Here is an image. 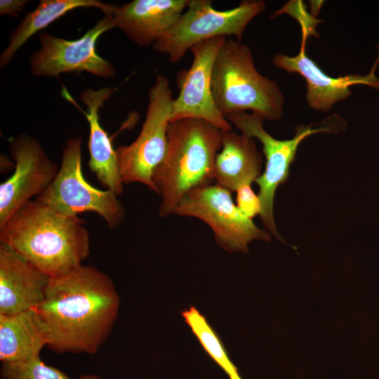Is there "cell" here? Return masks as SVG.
I'll return each mask as SVG.
<instances>
[{
	"mask_svg": "<svg viewBox=\"0 0 379 379\" xmlns=\"http://www.w3.org/2000/svg\"><path fill=\"white\" fill-rule=\"evenodd\" d=\"M119 305L111 278L94 266L81 265L51 277L35 310L46 326L52 350L93 354L109 335Z\"/></svg>",
	"mask_w": 379,
	"mask_h": 379,
	"instance_id": "obj_1",
	"label": "cell"
},
{
	"mask_svg": "<svg viewBox=\"0 0 379 379\" xmlns=\"http://www.w3.org/2000/svg\"><path fill=\"white\" fill-rule=\"evenodd\" d=\"M79 218L61 215L31 200L0 227V242L51 277L82 265L90 254V235Z\"/></svg>",
	"mask_w": 379,
	"mask_h": 379,
	"instance_id": "obj_2",
	"label": "cell"
},
{
	"mask_svg": "<svg viewBox=\"0 0 379 379\" xmlns=\"http://www.w3.org/2000/svg\"><path fill=\"white\" fill-rule=\"evenodd\" d=\"M222 132L201 119L170 122L167 150L152 175L154 192L161 198L159 217L174 214L181 200L192 190L213 183Z\"/></svg>",
	"mask_w": 379,
	"mask_h": 379,
	"instance_id": "obj_3",
	"label": "cell"
},
{
	"mask_svg": "<svg viewBox=\"0 0 379 379\" xmlns=\"http://www.w3.org/2000/svg\"><path fill=\"white\" fill-rule=\"evenodd\" d=\"M211 91L225 117L250 110L271 121L281 118L284 98L278 85L258 72L251 49L237 39H227L218 53Z\"/></svg>",
	"mask_w": 379,
	"mask_h": 379,
	"instance_id": "obj_4",
	"label": "cell"
},
{
	"mask_svg": "<svg viewBox=\"0 0 379 379\" xmlns=\"http://www.w3.org/2000/svg\"><path fill=\"white\" fill-rule=\"evenodd\" d=\"M81 146V137H72L67 142L55 178L36 199L65 216L95 213L110 229H116L126 218L124 206L113 192L95 188L86 180L82 171Z\"/></svg>",
	"mask_w": 379,
	"mask_h": 379,
	"instance_id": "obj_5",
	"label": "cell"
},
{
	"mask_svg": "<svg viewBox=\"0 0 379 379\" xmlns=\"http://www.w3.org/2000/svg\"><path fill=\"white\" fill-rule=\"evenodd\" d=\"M265 8V3L260 0L243 1L225 11L215 9L209 0H189L178 20L153 48L175 63L192 47L206 40L234 36L240 41L248 25Z\"/></svg>",
	"mask_w": 379,
	"mask_h": 379,
	"instance_id": "obj_6",
	"label": "cell"
},
{
	"mask_svg": "<svg viewBox=\"0 0 379 379\" xmlns=\"http://www.w3.org/2000/svg\"><path fill=\"white\" fill-rule=\"evenodd\" d=\"M173 99L168 78L158 75L148 93L146 117L138 136L130 145L116 149L124 184L139 182L155 192L152 175L167 150Z\"/></svg>",
	"mask_w": 379,
	"mask_h": 379,
	"instance_id": "obj_7",
	"label": "cell"
},
{
	"mask_svg": "<svg viewBox=\"0 0 379 379\" xmlns=\"http://www.w3.org/2000/svg\"><path fill=\"white\" fill-rule=\"evenodd\" d=\"M227 121L241 133L257 138L262 145L265 168L262 174L255 180L259 187L261 202L260 218L268 232L285 242L277 231L274 216V201L279 186L288 179L290 166L295 159L300 142L307 137L318 133L330 132L328 127L312 128L299 126L293 138L279 140L272 137L263 126L264 119L253 113L239 112L226 117Z\"/></svg>",
	"mask_w": 379,
	"mask_h": 379,
	"instance_id": "obj_8",
	"label": "cell"
},
{
	"mask_svg": "<svg viewBox=\"0 0 379 379\" xmlns=\"http://www.w3.org/2000/svg\"><path fill=\"white\" fill-rule=\"evenodd\" d=\"M174 214L204 222L212 230L218 245L229 253H247L253 240L269 241L271 239L268 232L259 228L238 209L232 192L217 183L190 191Z\"/></svg>",
	"mask_w": 379,
	"mask_h": 379,
	"instance_id": "obj_9",
	"label": "cell"
},
{
	"mask_svg": "<svg viewBox=\"0 0 379 379\" xmlns=\"http://www.w3.org/2000/svg\"><path fill=\"white\" fill-rule=\"evenodd\" d=\"M114 28L112 14L105 15L91 29L75 40L39 34L40 48L29 60L31 72L36 77H56L63 73L86 72L105 79L115 77L110 62L96 52L100 36Z\"/></svg>",
	"mask_w": 379,
	"mask_h": 379,
	"instance_id": "obj_10",
	"label": "cell"
},
{
	"mask_svg": "<svg viewBox=\"0 0 379 379\" xmlns=\"http://www.w3.org/2000/svg\"><path fill=\"white\" fill-rule=\"evenodd\" d=\"M9 150L15 171L0 185V227L32 197L41 195L59 171L41 144L27 134L12 139Z\"/></svg>",
	"mask_w": 379,
	"mask_h": 379,
	"instance_id": "obj_11",
	"label": "cell"
},
{
	"mask_svg": "<svg viewBox=\"0 0 379 379\" xmlns=\"http://www.w3.org/2000/svg\"><path fill=\"white\" fill-rule=\"evenodd\" d=\"M226 40V37L213 38L192 47V65L178 76L179 93L173 101L171 121L201 119L221 131H232V125L216 107L211 91L214 62Z\"/></svg>",
	"mask_w": 379,
	"mask_h": 379,
	"instance_id": "obj_12",
	"label": "cell"
},
{
	"mask_svg": "<svg viewBox=\"0 0 379 379\" xmlns=\"http://www.w3.org/2000/svg\"><path fill=\"white\" fill-rule=\"evenodd\" d=\"M305 33L303 32L300 52L297 55L276 54L272 62L274 66L289 73L300 74L307 82L306 100L314 110L328 111L339 101L345 100L350 94V87L363 84L379 90V79L375 76L379 63V52L371 70L366 75L351 74L332 77L325 73L305 53ZM379 50V46H378Z\"/></svg>",
	"mask_w": 379,
	"mask_h": 379,
	"instance_id": "obj_13",
	"label": "cell"
},
{
	"mask_svg": "<svg viewBox=\"0 0 379 379\" xmlns=\"http://www.w3.org/2000/svg\"><path fill=\"white\" fill-rule=\"evenodd\" d=\"M51 277L8 246L0 244V314L35 309L44 300Z\"/></svg>",
	"mask_w": 379,
	"mask_h": 379,
	"instance_id": "obj_14",
	"label": "cell"
},
{
	"mask_svg": "<svg viewBox=\"0 0 379 379\" xmlns=\"http://www.w3.org/2000/svg\"><path fill=\"white\" fill-rule=\"evenodd\" d=\"M188 0H133L112 13L114 27L133 43L147 46L156 43L178 20Z\"/></svg>",
	"mask_w": 379,
	"mask_h": 379,
	"instance_id": "obj_15",
	"label": "cell"
},
{
	"mask_svg": "<svg viewBox=\"0 0 379 379\" xmlns=\"http://www.w3.org/2000/svg\"><path fill=\"white\" fill-rule=\"evenodd\" d=\"M116 88H101L83 91L80 99L87 107L84 114L89 124L88 147L90 154L88 166L99 182L105 190L113 192L118 197L124 190V182L119 171L117 150L111 138L100 122V109L115 92Z\"/></svg>",
	"mask_w": 379,
	"mask_h": 379,
	"instance_id": "obj_16",
	"label": "cell"
},
{
	"mask_svg": "<svg viewBox=\"0 0 379 379\" xmlns=\"http://www.w3.org/2000/svg\"><path fill=\"white\" fill-rule=\"evenodd\" d=\"M262 158L254 140L232 131L222 132L221 148L215 163V183L235 192L260 175Z\"/></svg>",
	"mask_w": 379,
	"mask_h": 379,
	"instance_id": "obj_17",
	"label": "cell"
},
{
	"mask_svg": "<svg viewBox=\"0 0 379 379\" xmlns=\"http://www.w3.org/2000/svg\"><path fill=\"white\" fill-rule=\"evenodd\" d=\"M48 346L46 326L35 309L0 314V361H24L39 357Z\"/></svg>",
	"mask_w": 379,
	"mask_h": 379,
	"instance_id": "obj_18",
	"label": "cell"
},
{
	"mask_svg": "<svg viewBox=\"0 0 379 379\" xmlns=\"http://www.w3.org/2000/svg\"><path fill=\"white\" fill-rule=\"evenodd\" d=\"M96 8L105 15L113 13L117 6L99 0H41L32 11L27 13L11 32L8 44L0 56L1 68L8 65L15 53L36 32L48 27L67 13L79 8Z\"/></svg>",
	"mask_w": 379,
	"mask_h": 379,
	"instance_id": "obj_19",
	"label": "cell"
},
{
	"mask_svg": "<svg viewBox=\"0 0 379 379\" xmlns=\"http://www.w3.org/2000/svg\"><path fill=\"white\" fill-rule=\"evenodd\" d=\"M181 315L204 350L225 371L229 378L242 379L220 338L199 310L191 306L182 311Z\"/></svg>",
	"mask_w": 379,
	"mask_h": 379,
	"instance_id": "obj_20",
	"label": "cell"
},
{
	"mask_svg": "<svg viewBox=\"0 0 379 379\" xmlns=\"http://www.w3.org/2000/svg\"><path fill=\"white\" fill-rule=\"evenodd\" d=\"M0 375L1 379H71L60 370L44 364L40 357L2 363Z\"/></svg>",
	"mask_w": 379,
	"mask_h": 379,
	"instance_id": "obj_21",
	"label": "cell"
},
{
	"mask_svg": "<svg viewBox=\"0 0 379 379\" xmlns=\"http://www.w3.org/2000/svg\"><path fill=\"white\" fill-rule=\"evenodd\" d=\"M236 206L238 209L247 218L253 219L261 211V202L251 187L246 184L239 187L236 191Z\"/></svg>",
	"mask_w": 379,
	"mask_h": 379,
	"instance_id": "obj_22",
	"label": "cell"
},
{
	"mask_svg": "<svg viewBox=\"0 0 379 379\" xmlns=\"http://www.w3.org/2000/svg\"><path fill=\"white\" fill-rule=\"evenodd\" d=\"M26 0H1L0 14L1 15H11L16 17L18 13L22 11L27 3Z\"/></svg>",
	"mask_w": 379,
	"mask_h": 379,
	"instance_id": "obj_23",
	"label": "cell"
},
{
	"mask_svg": "<svg viewBox=\"0 0 379 379\" xmlns=\"http://www.w3.org/2000/svg\"><path fill=\"white\" fill-rule=\"evenodd\" d=\"M79 379H104L95 375H86L81 376Z\"/></svg>",
	"mask_w": 379,
	"mask_h": 379,
	"instance_id": "obj_24",
	"label": "cell"
}]
</instances>
